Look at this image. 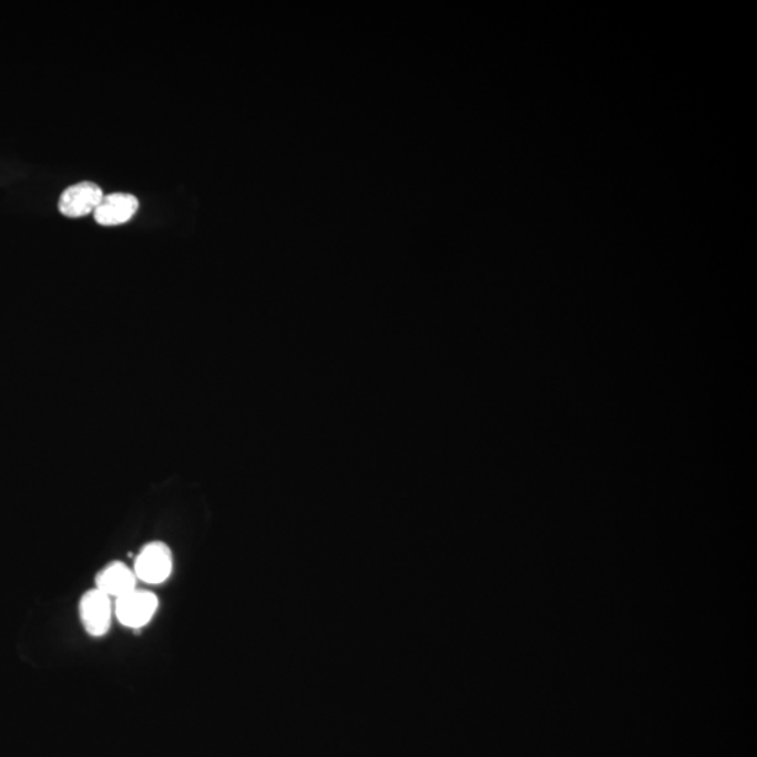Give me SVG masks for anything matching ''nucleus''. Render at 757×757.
Listing matches in <instances>:
<instances>
[{
	"label": "nucleus",
	"mask_w": 757,
	"mask_h": 757,
	"mask_svg": "<svg viewBox=\"0 0 757 757\" xmlns=\"http://www.w3.org/2000/svg\"><path fill=\"white\" fill-rule=\"evenodd\" d=\"M113 617L111 597L98 587L84 592L79 601V618L84 632L92 637H103L109 633Z\"/></svg>",
	"instance_id": "obj_3"
},
{
	"label": "nucleus",
	"mask_w": 757,
	"mask_h": 757,
	"mask_svg": "<svg viewBox=\"0 0 757 757\" xmlns=\"http://www.w3.org/2000/svg\"><path fill=\"white\" fill-rule=\"evenodd\" d=\"M136 581L134 570H131L123 561H111L99 571L94 579L98 590L115 600L134 591Z\"/></svg>",
	"instance_id": "obj_6"
},
{
	"label": "nucleus",
	"mask_w": 757,
	"mask_h": 757,
	"mask_svg": "<svg viewBox=\"0 0 757 757\" xmlns=\"http://www.w3.org/2000/svg\"><path fill=\"white\" fill-rule=\"evenodd\" d=\"M134 573L146 584H162L173 573V553L163 542L146 543L135 557Z\"/></svg>",
	"instance_id": "obj_1"
},
{
	"label": "nucleus",
	"mask_w": 757,
	"mask_h": 757,
	"mask_svg": "<svg viewBox=\"0 0 757 757\" xmlns=\"http://www.w3.org/2000/svg\"><path fill=\"white\" fill-rule=\"evenodd\" d=\"M137 208H140V201L135 195L116 193L104 195L93 214L99 225L116 226L131 221Z\"/></svg>",
	"instance_id": "obj_5"
},
{
	"label": "nucleus",
	"mask_w": 757,
	"mask_h": 757,
	"mask_svg": "<svg viewBox=\"0 0 757 757\" xmlns=\"http://www.w3.org/2000/svg\"><path fill=\"white\" fill-rule=\"evenodd\" d=\"M104 194L102 188L94 183H79L71 185L62 193L60 198V212L68 218H82L92 214L102 203Z\"/></svg>",
	"instance_id": "obj_4"
},
{
	"label": "nucleus",
	"mask_w": 757,
	"mask_h": 757,
	"mask_svg": "<svg viewBox=\"0 0 757 757\" xmlns=\"http://www.w3.org/2000/svg\"><path fill=\"white\" fill-rule=\"evenodd\" d=\"M157 607L158 600L155 594L135 587L129 594L116 597L114 612L123 626L140 630L152 621Z\"/></svg>",
	"instance_id": "obj_2"
}]
</instances>
